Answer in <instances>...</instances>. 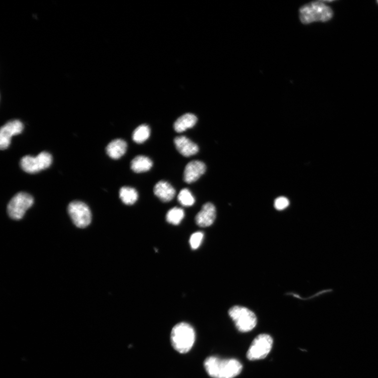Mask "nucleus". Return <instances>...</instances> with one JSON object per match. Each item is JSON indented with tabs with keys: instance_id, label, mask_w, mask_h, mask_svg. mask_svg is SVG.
Returning a JSON list of instances; mask_svg holds the SVG:
<instances>
[{
	"instance_id": "nucleus-5",
	"label": "nucleus",
	"mask_w": 378,
	"mask_h": 378,
	"mask_svg": "<svg viewBox=\"0 0 378 378\" xmlns=\"http://www.w3.org/2000/svg\"><path fill=\"white\" fill-rule=\"evenodd\" d=\"M33 203V198L30 194L19 192L9 202L7 207V213L12 219L20 220Z\"/></svg>"
},
{
	"instance_id": "nucleus-20",
	"label": "nucleus",
	"mask_w": 378,
	"mask_h": 378,
	"mask_svg": "<svg viewBox=\"0 0 378 378\" xmlns=\"http://www.w3.org/2000/svg\"><path fill=\"white\" fill-rule=\"evenodd\" d=\"M178 200L182 205L185 206H190L194 204L195 198L190 190L188 189H183L179 192L178 196Z\"/></svg>"
},
{
	"instance_id": "nucleus-12",
	"label": "nucleus",
	"mask_w": 378,
	"mask_h": 378,
	"mask_svg": "<svg viewBox=\"0 0 378 378\" xmlns=\"http://www.w3.org/2000/svg\"><path fill=\"white\" fill-rule=\"evenodd\" d=\"M174 143L178 151L185 157H190L198 152L197 145L185 136L177 137Z\"/></svg>"
},
{
	"instance_id": "nucleus-8",
	"label": "nucleus",
	"mask_w": 378,
	"mask_h": 378,
	"mask_svg": "<svg viewBox=\"0 0 378 378\" xmlns=\"http://www.w3.org/2000/svg\"><path fill=\"white\" fill-rule=\"evenodd\" d=\"M68 213L74 224L78 227L85 228L92 221V213L89 207L84 202L75 201L68 206Z\"/></svg>"
},
{
	"instance_id": "nucleus-16",
	"label": "nucleus",
	"mask_w": 378,
	"mask_h": 378,
	"mask_svg": "<svg viewBox=\"0 0 378 378\" xmlns=\"http://www.w3.org/2000/svg\"><path fill=\"white\" fill-rule=\"evenodd\" d=\"M153 165V162L150 158L141 155L138 156L133 159L131 164V167L134 172L142 173L150 170Z\"/></svg>"
},
{
	"instance_id": "nucleus-23",
	"label": "nucleus",
	"mask_w": 378,
	"mask_h": 378,
	"mask_svg": "<svg viewBox=\"0 0 378 378\" xmlns=\"http://www.w3.org/2000/svg\"></svg>"
},
{
	"instance_id": "nucleus-21",
	"label": "nucleus",
	"mask_w": 378,
	"mask_h": 378,
	"mask_svg": "<svg viewBox=\"0 0 378 378\" xmlns=\"http://www.w3.org/2000/svg\"><path fill=\"white\" fill-rule=\"evenodd\" d=\"M204 234L201 232L194 233L190 237V244L193 250H196L201 245L203 240Z\"/></svg>"
},
{
	"instance_id": "nucleus-13",
	"label": "nucleus",
	"mask_w": 378,
	"mask_h": 378,
	"mask_svg": "<svg viewBox=\"0 0 378 378\" xmlns=\"http://www.w3.org/2000/svg\"><path fill=\"white\" fill-rule=\"evenodd\" d=\"M154 192L155 195L164 202L172 201L176 195L174 188L170 184L163 181L155 185Z\"/></svg>"
},
{
	"instance_id": "nucleus-9",
	"label": "nucleus",
	"mask_w": 378,
	"mask_h": 378,
	"mask_svg": "<svg viewBox=\"0 0 378 378\" xmlns=\"http://www.w3.org/2000/svg\"><path fill=\"white\" fill-rule=\"evenodd\" d=\"M24 126L21 121L13 120L6 123L0 130V148L5 150L10 145L13 136L21 134Z\"/></svg>"
},
{
	"instance_id": "nucleus-3",
	"label": "nucleus",
	"mask_w": 378,
	"mask_h": 378,
	"mask_svg": "<svg viewBox=\"0 0 378 378\" xmlns=\"http://www.w3.org/2000/svg\"><path fill=\"white\" fill-rule=\"evenodd\" d=\"M195 340V331L189 324L181 323L176 325L171 333V342L175 350L184 354L190 351Z\"/></svg>"
},
{
	"instance_id": "nucleus-15",
	"label": "nucleus",
	"mask_w": 378,
	"mask_h": 378,
	"mask_svg": "<svg viewBox=\"0 0 378 378\" xmlns=\"http://www.w3.org/2000/svg\"><path fill=\"white\" fill-rule=\"evenodd\" d=\"M197 117L191 113L186 114L179 117L174 124V129L176 132L181 133L189 128H191L196 124Z\"/></svg>"
},
{
	"instance_id": "nucleus-18",
	"label": "nucleus",
	"mask_w": 378,
	"mask_h": 378,
	"mask_svg": "<svg viewBox=\"0 0 378 378\" xmlns=\"http://www.w3.org/2000/svg\"><path fill=\"white\" fill-rule=\"evenodd\" d=\"M151 129L147 125L138 126L134 131L132 138L133 141L137 144H142L146 142L150 137Z\"/></svg>"
},
{
	"instance_id": "nucleus-22",
	"label": "nucleus",
	"mask_w": 378,
	"mask_h": 378,
	"mask_svg": "<svg viewBox=\"0 0 378 378\" xmlns=\"http://www.w3.org/2000/svg\"><path fill=\"white\" fill-rule=\"evenodd\" d=\"M289 205V200L287 198L284 196L277 197L274 202V206L276 209L279 211L285 209Z\"/></svg>"
},
{
	"instance_id": "nucleus-7",
	"label": "nucleus",
	"mask_w": 378,
	"mask_h": 378,
	"mask_svg": "<svg viewBox=\"0 0 378 378\" xmlns=\"http://www.w3.org/2000/svg\"><path fill=\"white\" fill-rule=\"evenodd\" d=\"M53 158L50 154L43 152L36 157L25 156L20 162L23 170L28 174H35L49 167L52 163Z\"/></svg>"
},
{
	"instance_id": "nucleus-19",
	"label": "nucleus",
	"mask_w": 378,
	"mask_h": 378,
	"mask_svg": "<svg viewBox=\"0 0 378 378\" xmlns=\"http://www.w3.org/2000/svg\"><path fill=\"white\" fill-rule=\"evenodd\" d=\"M184 217L185 212L183 208L175 207L168 212L166 220L168 223L177 225L181 223Z\"/></svg>"
},
{
	"instance_id": "nucleus-1",
	"label": "nucleus",
	"mask_w": 378,
	"mask_h": 378,
	"mask_svg": "<svg viewBox=\"0 0 378 378\" xmlns=\"http://www.w3.org/2000/svg\"><path fill=\"white\" fill-rule=\"evenodd\" d=\"M204 367L207 374L213 378H234L243 369L241 363L235 359H221L215 356L207 358Z\"/></svg>"
},
{
	"instance_id": "nucleus-2",
	"label": "nucleus",
	"mask_w": 378,
	"mask_h": 378,
	"mask_svg": "<svg viewBox=\"0 0 378 378\" xmlns=\"http://www.w3.org/2000/svg\"><path fill=\"white\" fill-rule=\"evenodd\" d=\"M333 16V9L323 1L307 3L302 6L299 10L300 19L304 24L326 22L330 21Z\"/></svg>"
},
{
	"instance_id": "nucleus-10",
	"label": "nucleus",
	"mask_w": 378,
	"mask_h": 378,
	"mask_svg": "<svg viewBox=\"0 0 378 378\" xmlns=\"http://www.w3.org/2000/svg\"><path fill=\"white\" fill-rule=\"evenodd\" d=\"M206 166L203 162L194 161L188 163L185 169L184 181L191 184L198 180L206 171Z\"/></svg>"
},
{
	"instance_id": "nucleus-11",
	"label": "nucleus",
	"mask_w": 378,
	"mask_h": 378,
	"mask_svg": "<svg viewBox=\"0 0 378 378\" xmlns=\"http://www.w3.org/2000/svg\"><path fill=\"white\" fill-rule=\"evenodd\" d=\"M216 212L215 206L210 202L204 204L195 216L196 224L201 227L211 226L214 222Z\"/></svg>"
},
{
	"instance_id": "nucleus-6",
	"label": "nucleus",
	"mask_w": 378,
	"mask_h": 378,
	"mask_svg": "<svg viewBox=\"0 0 378 378\" xmlns=\"http://www.w3.org/2000/svg\"><path fill=\"white\" fill-rule=\"evenodd\" d=\"M273 344L272 338L267 334L257 336L247 353V358L251 361L264 359L270 353Z\"/></svg>"
},
{
	"instance_id": "nucleus-14",
	"label": "nucleus",
	"mask_w": 378,
	"mask_h": 378,
	"mask_svg": "<svg viewBox=\"0 0 378 378\" xmlns=\"http://www.w3.org/2000/svg\"><path fill=\"white\" fill-rule=\"evenodd\" d=\"M127 144L121 139H116L109 143L106 147L107 154L113 159H118L126 152Z\"/></svg>"
},
{
	"instance_id": "nucleus-17",
	"label": "nucleus",
	"mask_w": 378,
	"mask_h": 378,
	"mask_svg": "<svg viewBox=\"0 0 378 378\" xmlns=\"http://www.w3.org/2000/svg\"><path fill=\"white\" fill-rule=\"evenodd\" d=\"M119 197L126 205H133L138 200V194L136 189L129 187H123L119 191Z\"/></svg>"
},
{
	"instance_id": "nucleus-4",
	"label": "nucleus",
	"mask_w": 378,
	"mask_h": 378,
	"mask_svg": "<svg viewBox=\"0 0 378 378\" xmlns=\"http://www.w3.org/2000/svg\"><path fill=\"white\" fill-rule=\"evenodd\" d=\"M238 331L247 333L252 331L257 324V318L255 314L248 308L235 306L228 311Z\"/></svg>"
}]
</instances>
